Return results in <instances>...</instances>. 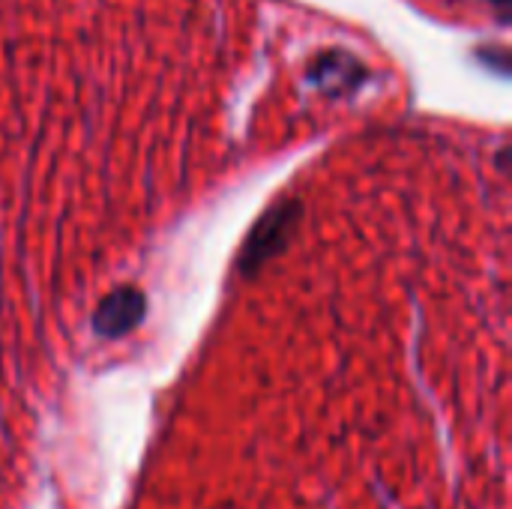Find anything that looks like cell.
<instances>
[{
    "label": "cell",
    "instance_id": "1",
    "mask_svg": "<svg viewBox=\"0 0 512 509\" xmlns=\"http://www.w3.org/2000/svg\"><path fill=\"white\" fill-rule=\"evenodd\" d=\"M297 216H300V204L297 201H285V204L273 207L270 213H264L258 219V225L246 237L243 252L237 258V267H240L243 276L258 273L273 255H279L285 249V243L291 240V234L297 228Z\"/></svg>",
    "mask_w": 512,
    "mask_h": 509
},
{
    "label": "cell",
    "instance_id": "2",
    "mask_svg": "<svg viewBox=\"0 0 512 509\" xmlns=\"http://www.w3.org/2000/svg\"><path fill=\"white\" fill-rule=\"evenodd\" d=\"M147 312V300L138 288H114L93 312V333L102 339H120L132 333Z\"/></svg>",
    "mask_w": 512,
    "mask_h": 509
}]
</instances>
